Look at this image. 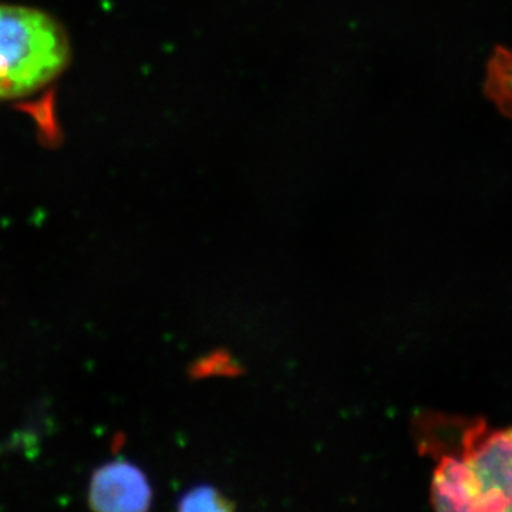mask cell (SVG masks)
Wrapping results in <instances>:
<instances>
[{"label": "cell", "instance_id": "obj_4", "mask_svg": "<svg viewBox=\"0 0 512 512\" xmlns=\"http://www.w3.org/2000/svg\"><path fill=\"white\" fill-rule=\"evenodd\" d=\"M484 92L498 111L512 120V50L507 47H495L488 60Z\"/></svg>", "mask_w": 512, "mask_h": 512}, {"label": "cell", "instance_id": "obj_5", "mask_svg": "<svg viewBox=\"0 0 512 512\" xmlns=\"http://www.w3.org/2000/svg\"><path fill=\"white\" fill-rule=\"evenodd\" d=\"M177 508L180 511H231L235 505L218 488L201 484L181 495Z\"/></svg>", "mask_w": 512, "mask_h": 512}, {"label": "cell", "instance_id": "obj_1", "mask_svg": "<svg viewBox=\"0 0 512 512\" xmlns=\"http://www.w3.org/2000/svg\"><path fill=\"white\" fill-rule=\"evenodd\" d=\"M420 444L436 460L431 501L441 511H512V427L424 421Z\"/></svg>", "mask_w": 512, "mask_h": 512}, {"label": "cell", "instance_id": "obj_3", "mask_svg": "<svg viewBox=\"0 0 512 512\" xmlns=\"http://www.w3.org/2000/svg\"><path fill=\"white\" fill-rule=\"evenodd\" d=\"M153 487L143 470L127 460L109 461L94 471L89 504L97 511H147Z\"/></svg>", "mask_w": 512, "mask_h": 512}, {"label": "cell", "instance_id": "obj_2", "mask_svg": "<svg viewBox=\"0 0 512 512\" xmlns=\"http://www.w3.org/2000/svg\"><path fill=\"white\" fill-rule=\"evenodd\" d=\"M70 60L72 45L59 20L45 10L0 3V101L40 92Z\"/></svg>", "mask_w": 512, "mask_h": 512}, {"label": "cell", "instance_id": "obj_6", "mask_svg": "<svg viewBox=\"0 0 512 512\" xmlns=\"http://www.w3.org/2000/svg\"><path fill=\"white\" fill-rule=\"evenodd\" d=\"M227 363H229L227 356H212L210 359L204 360L202 365L197 366V369H201V372L197 373V375H207V373H214L215 370H217V373H220L224 370V367H227Z\"/></svg>", "mask_w": 512, "mask_h": 512}]
</instances>
